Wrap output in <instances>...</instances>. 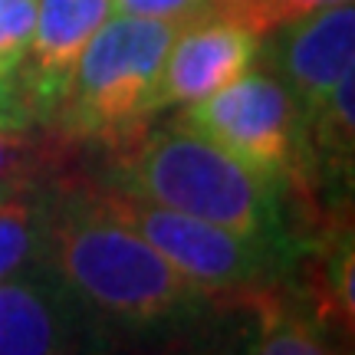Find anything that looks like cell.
<instances>
[{"label": "cell", "mask_w": 355, "mask_h": 355, "mask_svg": "<svg viewBox=\"0 0 355 355\" xmlns=\"http://www.w3.org/2000/svg\"><path fill=\"white\" fill-rule=\"evenodd\" d=\"M40 260L109 339H162L165 332L191 329L211 313L214 293L181 277L86 181L53 184Z\"/></svg>", "instance_id": "cell-1"}, {"label": "cell", "mask_w": 355, "mask_h": 355, "mask_svg": "<svg viewBox=\"0 0 355 355\" xmlns=\"http://www.w3.org/2000/svg\"><path fill=\"white\" fill-rule=\"evenodd\" d=\"M105 184L293 254L286 191L181 122L135 139L105 171Z\"/></svg>", "instance_id": "cell-2"}, {"label": "cell", "mask_w": 355, "mask_h": 355, "mask_svg": "<svg viewBox=\"0 0 355 355\" xmlns=\"http://www.w3.org/2000/svg\"><path fill=\"white\" fill-rule=\"evenodd\" d=\"M178 26L112 10L86 43L53 122L69 139L132 141L155 115V89Z\"/></svg>", "instance_id": "cell-3"}, {"label": "cell", "mask_w": 355, "mask_h": 355, "mask_svg": "<svg viewBox=\"0 0 355 355\" xmlns=\"http://www.w3.org/2000/svg\"><path fill=\"white\" fill-rule=\"evenodd\" d=\"M181 109L178 122L194 135L214 141L283 191L306 188L313 175L306 112L279 76L247 69L224 89Z\"/></svg>", "instance_id": "cell-4"}, {"label": "cell", "mask_w": 355, "mask_h": 355, "mask_svg": "<svg viewBox=\"0 0 355 355\" xmlns=\"http://www.w3.org/2000/svg\"><path fill=\"white\" fill-rule=\"evenodd\" d=\"M99 198L112 214H119L128 227L148 241L175 266L181 277L198 283L207 293H254L263 296L277 286V279L286 273L293 254H283L277 247L241 237L227 227H217L191 214L171 211L165 204L145 201L139 194L96 184Z\"/></svg>", "instance_id": "cell-5"}, {"label": "cell", "mask_w": 355, "mask_h": 355, "mask_svg": "<svg viewBox=\"0 0 355 355\" xmlns=\"http://www.w3.org/2000/svg\"><path fill=\"white\" fill-rule=\"evenodd\" d=\"M109 349V332L43 260L0 279V355H105Z\"/></svg>", "instance_id": "cell-6"}, {"label": "cell", "mask_w": 355, "mask_h": 355, "mask_svg": "<svg viewBox=\"0 0 355 355\" xmlns=\"http://www.w3.org/2000/svg\"><path fill=\"white\" fill-rule=\"evenodd\" d=\"M260 33L220 13L178 26L155 89V112L211 96L243 76L260 56Z\"/></svg>", "instance_id": "cell-7"}, {"label": "cell", "mask_w": 355, "mask_h": 355, "mask_svg": "<svg viewBox=\"0 0 355 355\" xmlns=\"http://www.w3.org/2000/svg\"><path fill=\"white\" fill-rule=\"evenodd\" d=\"M112 10V0H37L33 40L17 73V92L33 122L56 119L79 56Z\"/></svg>", "instance_id": "cell-8"}, {"label": "cell", "mask_w": 355, "mask_h": 355, "mask_svg": "<svg viewBox=\"0 0 355 355\" xmlns=\"http://www.w3.org/2000/svg\"><path fill=\"white\" fill-rule=\"evenodd\" d=\"M273 37V63L306 119L316 112L355 63V7L332 3L322 10L283 24Z\"/></svg>", "instance_id": "cell-9"}, {"label": "cell", "mask_w": 355, "mask_h": 355, "mask_svg": "<svg viewBox=\"0 0 355 355\" xmlns=\"http://www.w3.org/2000/svg\"><path fill=\"white\" fill-rule=\"evenodd\" d=\"M53 201V184H26L0 198V279L37 263Z\"/></svg>", "instance_id": "cell-10"}, {"label": "cell", "mask_w": 355, "mask_h": 355, "mask_svg": "<svg viewBox=\"0 0 355 355\" xmlns=\"http://www.w3.org/2000/svg\"><path fill=\"white\" fill-rule=\"evenodd\" d=\"M247 355H343L303 309L270 303L260 309L257 329L247 332Z\"/></svg>", "instance_id": "cell-11"}, {"label": "cell", "mask_w": 355, "mask_h": 355, "mask_svg": "<svg viewBox=\"0 0 355 355\" xmlns=\"http://www.w3.org/2000/svg\"><path fill=\"white\" fill-rule=\"evenodd\" d=\"M332 3H349V0H217L214 13L250 26L260 37H270V30L293 24L300 17H309Z\"/></svg>", "instance_id": "cell-12"}, {"label": "cell", "mask_w": 355, "mask_h": 355, "mask_svg": "<svg viewBox=\"0 0 355 355\" xmlns=\"http://www.w3.org/2000/svg\"><path fill=\"white\" fill-rule=\"evenodd\" d=\"M30 125L0 128V198L17 188L37 184L46 165V141L33 139Z\"/></svg>", "instance_id": "cell-13"}, {"label": "cell", "mask_w": 355, "mask_h": 355, "mask_svg": "<svg viewBox=\"0 0 355 355\" xmlns=\"http://www.w3.org/2000/svg\"><path fill=\"white\" fill-rule=\"evenodd\" d=\"M37 0H0V83L17 89V73L33 40Z\"/></svg>", "instance_id": "cell-14"}, {"label": "cell", "mask_w": 355, "mask_h": 355, "mask_svg": "<svg viewBox=\"0 0 355 355\" xmlns=\"http://www.w3.org/2000/svg\"><path fill=\"white\" fill-rule=\"evenodd\" d=\"M119 13H135V17H155V20H171V24H188L198 17L214 13L217 0H112Z\"/></svg>", "instance_id": "cell-15"}, {"label": "cell", "mask_w": 355, "mask_h": 355, "mask_svg": "<svg viewBox=\"0 0 355 355\" xmlns=\"http://www.w3.org/2000/svg\"><path fill=\"white\" fill-rule=\"evenodd\" d=\"M30 122H33V119L26 112L20 92L13 86H3V83H0V128H24V125H30Z\"/></svg>", "instance_id": "cell-16"}, {"label": "cell", "mask_w": 355, "mask_h": 355, "mask_svg": "<svg viewBox=\"0 0 355 355\" xmlns=\"http://www.w3.org/2000/svg\"><path fill=\"white\" fill-rule=\"evenodd\" d=\"M168 355H247V336H241V339H214V343H191Z\"/></svg>", "instance_id": "cell-17"}]
</instances>
